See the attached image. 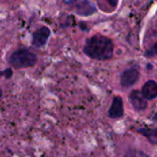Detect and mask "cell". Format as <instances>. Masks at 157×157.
Returning <instances> with one entry per match:
<instances>
[{
	"label": "cell",
	"mask_w": 157,
	"mask_h": 157,
	"mask_svg": "<svg viewBox=\"0 0 157 157\" xmlns=\"http://www.w3.org/2000/svg\"><path fill=\"white\" fill-rule=\"evenodd\" d=\"M139 133L145 136L153 144H156L157 143V129H139L137 131Z\"/></svg>",
	"instance_id": "cell-8"
},
{
	"label": "cell",
	"mask_w": 157,
	"mask_h": 157,
	"mask_svg": "<svg viewBox=\"0 0 157 157\" xmlns=\"http://www.w3.org/2000/svg\"><path fill=\"white\" fill-rule=\"evenodd\" d=\"M139 79V72L136 69H129L125 71L121 77V84L123 87L133 86Z\"/></svg>",
	"instance_id": "cell-5"
},
{
	"label": "cell",
	"mask_w": 157,
	"mask_h": 157,
	"mask_svg": "<svg viewBox=\"0 0 157 157\" xmlns=\"http://www.w3.org/2000/svg\"><path fill=\"white\" fill-rule=\"evenodd\" d=\"M50 35V30L48 28H45L43 27L41 29L38 30L37 32L34 33L33 35V45L36 46V47H40V46H43L48 39Z\"/></svg>",
	"instance_id": "cell-7"
},
{
	"label": "cell",
	"mask_w": 157,
	"mask_h": 157,
	"mask_svg": "<svg viewBox=\"0 0 157 157\" xmlns=\"http://www.w3.org/2000/svg\"><path fill=\"white\" fill-rule=\"evenodd\" d=\"M130 101L134 109L138 111L144 110L147 108V99L144 97L142 92L133 90L130 95Z\"/></svg>",
	"instance_id": "cell-3"
},
{
	"label": "cell",
	"mask_w": 157,
	"mask_h": 157,
	"mask_svg": "<svg viewBox=\"0 0 157 157\" xmlns=\"http://www.w3.org/2000/svg\"><path fill=\"white\" fill-rule=\"evenodd\" d=\"M37 57L32 52L27 50H20L14 52L9 60V63L15 68H24L35 64Z\"/></svg>",
	"instance_id": "cell-2"
},
{
	"label": "cell",
	"mask_w": 157,
	"mask_h": 157,
	"mask_svg": "<svg viewBox=\"0 0 157 157\" xmlns=\"http://www.w3.org/2000/svg\"><path fill=\"white\" fill-rule=\"evenodd\" d=\"M123 101L121 97H115L109 109L108 115L110 119H119L123 116Z\"/></svg>",
	"instance_id": "cell-4"
},
{
	"label": "cell",
	"mask_w": 157,
	"mask_h": 157,
	"mask_svg": "<svg viewBox=\"0 0 157 157\" xmlns=\"http://www.w3.org/2000/svg\"><path fill=\"white\" fill-rule=\"evenodd\" d=\"M84 52L91 58L106 60L112 56L113 44L108 38L102 35H96L87 40Z\"/></svg>",
	"instance_id": "cell-1"
},
{
	"label": "cell",
	"mask_w": 157,
	"mask_h": 157,
	"mask_svg": "<svg viewBox=\"0 0 157 157\" xmlns=\"http://www.w3.org/2000/svg\"><path fill=\"white\" fill-rule=\"evenodd\" d=\"M142 94L146 99H155L157 97V85L155 81L150 80L146 82L142 88Z\"/></svg>",
	"instance_id": "cell-6"
},
{
	"label": "cell",
	"mask_w": 157,
	"mask_h": 157,
	"mask_svg": "<svg viewBox=\"0 0 157 157\" xmlns=\"http://www.w3.org/2000/svg\"><path fill=\"white\" fill-rule=\"evenodd\" d=\"M1 97H2V90L0 89V98H1Z\"/></svg>",
	"instance_id": "cell-9"
}]
</instances>
